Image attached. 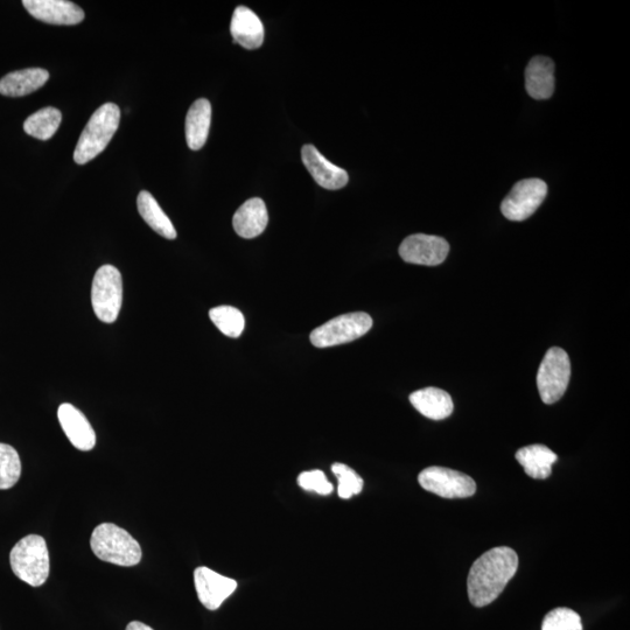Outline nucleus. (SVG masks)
<instances>
[{
    "label": "nucleus",
    "mask_w": 630,
    "mask_h": 630,
    "mask_svg": "<svg viewBox=\"0 0 630 630\" xmlns=\"http://www.w3.org/2000/svg\"><path fill=\"white\" fill-rule=\"evenodd\" d=\"M517 567V553L507 546L483 553L468 574L467 590L472 605L486 607L492 604L514 578Z\"/></svg>",
    "instance_id": "nucleus-1"
},
{
    "label": "nucleus",
    "mask_w": 630,
    "mask_h": 630,
    "mask_svg": "<svg viewBox=\"0 0 630 630\" xmlns=\"http://www.w3.org/2000/svg\"><path fill=\"white\" fill-rule=\"evenodd\" d=\"M90 546L103 562L130 567L142 560V548L136 539L114 523L98 525L91 535Z\"/></svg>",
    "instance_id": "nucleus-2"
},
{
    "label": "nucleus",
    "mask_w": 630,
    "mask_h": 630,
    "mask_svg": "<svg viewBox=\"0 0 630 630\" xmlns=\"http://www.w3.org/2000/svg\"><path fill=\"white\" fill-rule=\"evenodd\" d=\"M121 110L114 103H105L91 116L74 152L76 164L84 165L101 154L118 130Z\"/></svg>",
    "instance_id": "nucleus-3"
},
{
    "label": "nucleus",
    "mask_w": 630,
    "mask_h": 630,
    "mask_svg": "<svg viewBox=\"0 0 630 630\" xmlns=\"http://www.w3.org/2000/svg\"><path fill=\"white\" fill-rule=\"evenodd\" d=\"M11 569L24 583L39 587L49 576V552L44 538L28 535L13 546L10 553Z\"/></svg>",
    "instance_id": "nucleus-4"
},
{
    "label": "nucleus",
    "mask_w": 630,
    "mask_h": 630,
    "mask_svg": "<svg viewBox=\"0 0 630 630\" xmlns=\"http://www.w3.org/2000/svg\"><path fill=\"white\" fill-rule=\"evenodd\" d=\"M123 303V279L115 266L103 265L95 273L91 287V304L96 317L105 324L118 318Z\"/></svg>",
    "instance_id": "nucleus-5"
},
{
    "label": "nucleus",
    "mask_w": 630,
    "mask_h": 630,
    "mask_svg": "<svg viewBox=\"0 0 630 630\" xmlns=\"http://www.w3.org/2000/svg\"><path fill=\"white\" fill-rule=\"evenodd\" d=\"M371 327H373V319L367 313L342 314L315 328L310 339L312 345L317 348L340 346L362 338Z\"/></svg>",
    "instance_id": "nucleus-6"
},
{
    "label": "nucleus",
    "mask_w": 630,
    "mask_h": 630,
    "mask_svg": "<svg viewBox=\"0 0 630 630\" xmlns=\"http://www.w3.org/2000/svg\"><path fill=\"white\" fill-rule=\"evenodd\" d=\"M571 377L570 357L564 349L553 347L546 352L539 366L537 387L545 404L559 401L569 387Z\"/></svg>",
    "instance_id": "nucleus-7"
},
{
    "label": "nucleus",
    "mask_w": 630,
    "mask_h": 630,
    "mask_svg": "<svg viewBox=\"0 0 630 630\" xmlns=\"http://www.w3.org/2000/svg\"><path fill=\"white\" fill-rule=\"evenodd\" d=\"M548 195V186L541 179L518 181L501 203V212L510 221L521 222L534 215Z\"/></svg>",
    "instance_id": "nucleus-8"
},
{
    "label": "nucleus",
    "mask_w": 630,
    "mask_h": 630,
    "mask_svg": "<svg viewBox=\"0 0 630 630\" xmlns=\"http://www.w3.org/2000/svg\"><path fill=\"white\" fill-rule=\"evenodd\" d=\"M418 481L427 492L445 499H466L476 492V483L471 476L450 468H426L419 474Z\"/></svg>",
    "instance_id": "nucleus-9"
},
{
    "label": "nucleus",
    "mask_w": 630,
    "mask_h": 630,
    "mask_svg": "<svg viewBox=\"0 0 630 630\" xmlns=\"http://www.w3.org/2000/svg\"><path fill=\"white\" fill-rule=\"evenodd\" d=\"M450 252V244L439 236L416 234L406 237L399 247V255L410 264L437 266Z\"/></svg>",
    "instance_id": "nucleus-10"
},
{
    "label": "nucleus",
    "mask_w": 630,
    "mask_h": 630,
    "mask_svg": "<svg viewBox=\"0 0 630 630\" xmlns=\"http://www.w3.org/2000/svg\"><path fill=\"white\" fill-rule=\"evenodd\" d=\"M194 584L201 604L209 611L220 608L237 588L236 580L221 576L205 566L195 570Z\"/></svg>",
    "instance_id": "nucleus-11"
},
{
    "label": "nucleus",
    "mask_w": 630,
    "mask_h": 630,
    "mask_svg": "<svg viewBox=\"0 0 630 630\" xmlns=\"http://www.w3.org/2000/svg\"><path fill=\"white\" fill-rule=\"evenodd\" d=\"M23 5L35 19L52 25H77L84 19L79 5L67 0H24Z\"/></svg>",
    "instance_id": "nucleus-12"
},
{
    "label": "nucleus",
    "mask_w": 630,
    "mask_h": 630,
    "mask_svg": "<svg viewBox=\"0 0 630 630\" xmlns=\"http://www.w3.org/2000/svg\"><path fill=\"white\" fill-rule=\"evenodd\" d=\"M301 158L313 179L321 187L336 191L348 184V174L342 168L327 160L313 145H305L301 150Z\"/></svg>",
    "instance_id": "nucleus-13"
},
{
    "label": "nucleus",
    "mask_w": 630,
    "mask_h": 630,
    "mask_svg": "<svg viewBox=\"0 0 630 630\" xmlns=\"http://www.w3.org/2000/svg\"><path fill=\"white\" fill-rule=\"evenodd\" d=\"M59 422L70 443L77 450L91 451L96 445V433L86 416L72 404H62L58 410Z\"/></svg>",
    "instance_id": "nucleus-14"
},
{
    "label": "nucleus",
    "mask_w": 630,
    "mask_h": 630,
    "mask_svg": "<svg viewBox=\"0 0 630 630\" xmlns=\"http://www.w3.org/2000/svg\"><path fill=\"white\" fill-rule=\"evenodd\" d=\"M525 88L535 100H548L555 93V63L546 56L531 59L525 70Z\"/></svg>",
    "instance_id": "nucleus-15"
},
{
    "label": "nucleus",
    "mask_w": 630,
    "mask_h": 630,
    "mask_svg": "<svg viewBox=\"0 0 630 630\" xmlns=\"http://www.w3.org/2000/svg\"><path fill=\"white\" fill-rule=\"evenodd\" d=\"M230 32L237 44L247 49H257L263 45L264 27L254 11L238 6L231 19Z\"/></svg>",
    "instance_id": "nucleus-16"
},
{
    "label": "nucleus",
    "mask_w": 630,
    "mask_h": 630,
    "mask_svg": "<svg viewBox=\"0 0 630 630\" xmlns=\"http://www.w3.org/2000/svg\"><path fill=\"white\" fill-rule=\"evenodd\" d=\"M269 223L268 209L262 199L245 201L234 215L233 226L238 236L255 238L263 233Z\"/></svg>",
    "instance_id": "nucleus-17"
},
{
    "label": "nucleus",
    "mask_w": 630,
    "mask_h": 630,
    "mask_svg": "<svg viewBox=\"0 0 630 630\" xmlns=\"http://www.w3.org/2000/svg\"><path fill=\"white\" fill-rule=\"evenodd\" d=\"M212 123V105L206 98H200L189 108L186 117V140L189 149L198 151L205 146Z\"/></svg>",
    "instance_id": "nucleus-18"
},
{
    "label": "nucleus",
    "mask_w": 630,
    "mask_h": 630,
    "mask_svg": "<svg viewBox=\"0 0 630 630\" xmlns=\"http://www.w3.org/2000/svg\"><path fill=\"white\" fill-rule=\"evenodd\" d=\"M410 402L426 418L443 420L452 415L454 405L452 397L438 388H425L413 392Z\"/></svg>",
    "instance_id": "nucleus-19"
},
{
    "label": "nucleus",
    "mask_w": 630,
    "mask_h": 630,
    "mask_svg": "<svg viewBox=\"0 0 630 630\" xmlns=\"http://www.w3.org/2000/svg\"><path fill=\"white\" fill-rule=\"evenodd\" d=\"M49 79V73L41 68H28L7 74L0 80V94L21 97L34 93Z\"/></svg>",
    "instance_id": "nucleus-20"
},
{
    "label": "nucleus",
    "mask_w": 630,
    "mask_h": 630,
    "mask_svg": "<svg viewBox=\"0 0 630 630\" xmlns=\"http://www.w3.org/2000/svg\"><path fill=\"white\" fill-rule=\"evenodd\" d=\"M516 460L520 462L525 473L537 480L548 479L552 473V465L558 460L557 454L544 445L522 447L516 452Z\"/></svg>",
    "instance_id": "nucleus-21"
},
{
    "label": "nucleus",
    "mask_w": 630,
    "mask_h": 630,
    "mask_svg": "<svg viewBox=\"0 0 630 630\" xmlns=\"http://www.w3.org/2000/svg\"><path fill=\"white\" fill-rule=\"evenodd\" d=\"M137 206L140 216L156 233L167 238V240H175L177 238V230H175L170 217L161 209L151 193L146 191L140 192Z\"/></svg>",
    "instance_id": "nucleus-22"
},
{
    "label": "nucleus",
    "mask_w": 630,
    "mask_h": 630,
    "mask_svg": "<svg viewBox=\"0 0 630 630\" xmlns=\"http://www.w3.org/2000/svg\"><path fill=\"white\" fill-rule=\"evenodd\" d=\"M62 122L61 111L55 108L41 109L26 119L24 130L28 136L40 140L51 139Z\"/></svg>",
    "instance_id": "nucleus-23"
},
{
    "label": "nucleus",
    "mask_w": 630,
    "mask_h": 630,
    "mask_svg": "<svg viewBox=\"0 0 630 630\" xmlns=\"http://www.w3.org/2000/svg\"><path fill=\"white\" fill-rule=\"evenodd\" d=\"M209 318L219 331L229 338H238L244 331L245 319L241 311L231 306H219L209 312Z\"/></svg>",
    "instance_id": "nucleus-24"
},
{
    "label": "nucleus",
    "mask_w": 630,
    "mask_h": 630,
    "mask_svg": "<svg viewBox=\"0 0 630 630\" xmlns=\"http://www.w3.org/2000/svg\"><path fill=\"white\" fill-rule=\"evenodd\" d=\"M21 475V461L14 448L0 443V490L17 485Z\"/></svg>",
    "instance_id": "nucleus-25"
},
{
    "label": "nucleus",
    "mask_w": 630,
    "mask_h": 630,
    "mask_svg": "<svg viewBox=\"0 0 630 630\" xmlns=\"http://www.w3.org/2000/svg\"><path fill=\"white\" fill-rule=\"evenodd\" d=\"M332 472L339 481L338 492L341 499L348 500L350 497L362 492L363 480L354 469L345 464L336 462V464L332 466Z\"/></svg>",
    "instance_id": "nucleus-26"
},
{
    "label": "nucleus",
    "mask_w": 630,
    "mask_h": 630,
    "mask_svg": "<svg viewBox=\"0 0 630 630\" xmlns=\"http://www.w3.org/2000/svg\"><path fill=\"white\" fill-rule=\"evenodd\" d=\"M542 630H583L578 613L570 608H556L545 616Z\"/></svg>",
    "instance_id": "nucleus-27"
},
{
    "label": "nucleus",
    "mask_w": 630,
    "mask_h": 630,
    "mask_svg": "<svg viewBox=\"0 0 630 630\" xmlns=\"http://www.w3.org/2000/svg\"><path fill=\"white\" fill-rule=\"evenodd\" d=\"M298 483L307 492H314L320 495H329L333 492L332 483L327 480L326 474L319 471V469L301 473Z\"/></svg>",
    "instance_id": "nucleus-28"
},
{
    "label": "nucleus",
    "mask_w": 630,
    "mask_h": 630,
    "mask_svg": "<svg viewBox=\"0 0 630 630\" xmlns=\"http://www.w3.org/2000/svg\"><path fill=\"white\" fill-rule=\"evenodd\" d=\"M126 630H153V629L145 625V623L143 622L132 621L129 623L128 627H126Z\"/></svg>",
    "instance_id": "nucleus-29"
}]
</instances>
